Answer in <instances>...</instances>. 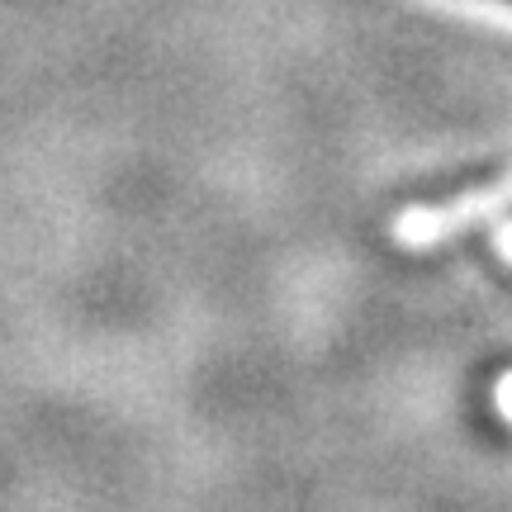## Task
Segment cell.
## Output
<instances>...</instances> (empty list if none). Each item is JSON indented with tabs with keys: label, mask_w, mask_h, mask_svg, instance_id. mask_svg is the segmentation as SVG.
I'll return each instance as SVG.
<instances>
[{
	"label": "cell",
	"mask_w": 512,
	"mask_h": 512,
	"mask_svg": "<svg viewBox=\"0 0 512 512\" xmlns=\"http://www.w3.org/2000/svg\"><path fill=\"white\" fill-rule=\"evenodd\" d=\"M508 5H512V0H508Z\"/></svg>",
	"instance_id": "6da1fadb"
}]
</instances>
